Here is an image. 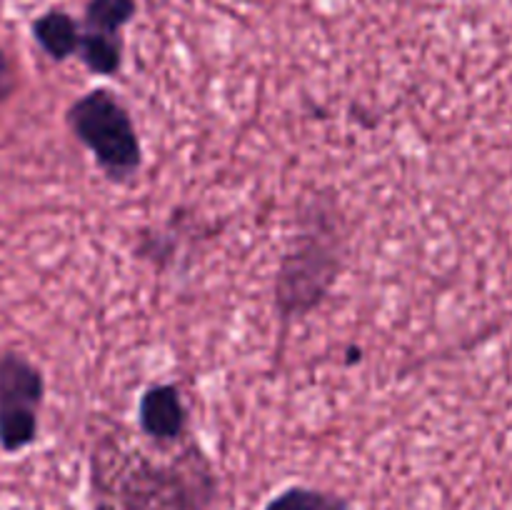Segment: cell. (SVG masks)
<instances>
[{"mask_svg":"<svg viewBox=\"0 0 512 510\" xmlns=\"http://www.w3.org/2000/svg\"><path fill=\"white\" fill-rule=\"evenodd\" d=\"M345 258V230L333 200L310 198L275 278V305L285 320L313 313L333 290Z\"/></svg>","mask_w":512,"mask_h":510,"instance_id":"obj_1","label":"cell"},{"mask_svg":"<svg viewBox=\"0 0 512 510\" xmlns=\"http://www.w3.org/2000/svg\"><path fill=\"white\" fill-rule=\"evenodd\" d=\"M65 123L110 180L123 183L138 173L143 163L140 138L133 118L113 90L93 88L75 98L65 113Z\"/></svg>","mask_w":512,"mask_h":510,"instance_id":"obj_2","label":"cell"},{"mask_svg":"<svg viewBox=\"0 0 512 510\" xmlns=\"http://www.w3.org/2000/svg\"><path fill=\"white\" fill-rule=\"evenodd\" d=\"M45 398V378L20 353L0 355V448L20 453L38 440V410Z\"/></svg>","mask_w":512,"mask_h":510,"instance_id":"obj_3","label":"cell"},{"mask_svg":"<svg viewBox=\"0 0 512 510\" xmlns=\"http://www.w3.org/2000/svg\"><path fill=\"white\" fill-rule=\"evenodd\" d=\"M138 423L148 438L158 443H175L188 425V410L180 398V390L170 383L150 385L140 395Z\"/></svg>","mask_w":512,"mask_h":510,"instance_id":"obj_4","label":"cell"},{"mask_svg":"<svg viewBox=\"0 0 512 510\" xmlns=\"http://www.w3.org/2000/svg\"><path fill=\"white\" fill-rule=\"evenodd\" d=\"M33 38L53 60H68L80 50L83 30L63 10H48L33 23Z\"/></svg>","mask_w":512,"mask_h":510,"instance_id":"obj_5","label":"cell"},{"mask_svg":"<svg viewBox=\"0 0 512 510\" xmlns=\"http://www.w3.org/2000/svg\"><path fill=\"white\" fill-rule=\"evenodd\" d=\"M135 0H90L85 8V33L120 38V28L133 18Z\"/></svg>","mask_w":512,"mask_h":510,"instance_id":"obj_6","label":"cell"},{"mask_svg":"<svg viewBox=\"0 0 512 510\" xmlns=\"http://www.w3.org/2000/svg\"><path fill=\"white\" fill-rule=\"evenodd\" d=\"M80 60L93 70L95 75H113L118 73L120 60H123V45L120 38H110V35L85 33L80 38Z\"/></svg>","mask_w":512,"mask_h":510,"instance_id":"obj_7","label":"cell"},{"mask_svg":"<svg viewBox=\"0 0 512 510\" xmlns=\"http://www.w3.org/2000/svg\"><path fill=\"white\" fill-rule=\"evenodd\" d=\"M263 510H350V508L343 498H338V495L295 485V488H288L280 495H275Z\"/></svg>","mask_w":512,"mask_h":510,"instance_id":"obj_8","label":"cell"},{"mask_svg":"<svg viewBox=\"0 0 512 510\" xmlns=\"http://www.w3.org/2000/svg\"><path fill=\"white\" fill-rule=\"evenodd\" d=\"M15 85H18V78H15L13 63H10L8 53L0 48V103L15 93Z\"/></svg>","mask_w":512,"mask_h":510,"instance_id":"obj_9","label":"cell"}]
</instances>
